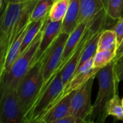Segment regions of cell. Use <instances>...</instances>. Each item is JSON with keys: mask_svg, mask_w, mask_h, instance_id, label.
I'll return each mask as SVG.
<instances>
[{"mask_svg": "<svg viewBox=\"0 0 123 123\" xmlns=\"http://www.w3.org/2000/svg\"><path fill=\"white\" fill-rule=\"evenodd\" d=\"M100 68H93L92 69L82 71L77 74L76 76H74L64 86L63 91L58 99L61 100L64 96L66 94L71 93V92L76 91L81 86H82L90 78H92L94 76H97V74L99 72Z\"/></svg>", "mask_w": 123, "mask_h": 123, "instance_id": "obj_14", "label": "cell"}, {"mask_svg": "<svg viewBox=\"0 0 123 123\" xmlns=\"http://www.w3.org/2000/svg\"><path fill=\"white\" fill-rule=\"evenodd\" d=\"M74 93V91L66 94L53 106L43 117L40 123H55L56 120L70 115L71 101Z\"/></svg>", "mask_w": 123, "mask_h": 123, "instance_id": "obj_11", "label": "cell"}, {"mask_svg": "<svg viewBox=\"0 0 123 123\" xmlns=\"http://www.w3.org/2000/svg\"><path fill=\"white\" fill-rule=\"evenodd\" d=\"M53 2V0H38L32 11L30 22L45 19L49 16V12Z\"/></svg>", "mask_w": 123, "mask_h": 123, "instance_id": "obj_17", "label": "cell"}, {"mask_svg": "<svg viewBox=\"0 0 123 123\" xmlns=\"http://www.w3.org/2000/svg\"><path fill=\"white\" fill-rule=\"evenodd\" d=\"M91 20H92V19L89 20H85V21H83V22L79 23L77 25V26L75 27V29L69 34L68 38L65 45L61 61L58 66L57 73L62 70V68L64 67V66L66 65L67 61L69 60V58H71V56L72 55V54L74 53L75 50L79 46L81 39L83 38V37L85 34V32L86 30L88 25Z\"/></svg>", "mask_w": 123, "mask_h": 123, "instance_id": "obj_9", "label": "cell"}, {"mask_svg": "<svg viewBox=\"0 0 123 123\" xmlns=\"http://www.w3.org/2000/svg\"><path fill=\"white\" fill-rule=\"evenodd\" d=\"M53 1H56V0H53Z\"/></svg>", "mask_w": 123, "mask_h": 123, "instance_id": "obj_32", "label": "cell"}, {"mask_svg": "<svg viewBox=\"0 0 123 123\" xmlns=\"http://www.w3.org/2000/svg\"><path fill=\"white\" fill-rule=\"evenodd\" d=\"M68 36L69 34L61 32L53 43L50 50L48 52L43 67V86L37 99L44 92L53 77L57 74L58 66L61 61L65 45L68 38Z\"/></svg>", "mask_w": 123, "mask_h": 123, "instance_id": "obj_7", "label": "cell"}, {"mask_svg": "<svg viewBox=\"0 0 123 123\" xmlns=\"http://www.w3.org/2000/svg\"><path fill=\"white\" fill-rule=\"evenodd\" d=\"M107 114L114 117L115 120H120L123 122V106L122 99L118 94H116L108 103L107 106Z\"/></svg>", "mask_w": 123, "mask_h": 123, "instance_id": "obj_20", "label": "cell"}, {"mask_svg": "<svg viewBox=\"0 0 123 123\" xmlns=\"http://www.w3.org/2000/svg\"><path fill=\"white\" fill-rule=\"evenodd\" d=\"M48 17L45 19L40 20V21L30 22V25L28 26L27 30L26 32V34H25L23 41L22 43L20 54H22L27 48V47L31 44V43L33 41V40L35 38V37L40 32V30L44 26Z\"/></svg>", "mask_w": 123, "mask_h": 123, "instance_id": "obj_18", "label": "cell"}, {"mask_svg": "<svg viewBox=\"0 0 123 123\" xmlns=\"http://www.w3.org/2000/svg\"><path fill=\"white\" fill-rule=\"evenodd\" d=\"M101 32H102V30L100 32H97L91 39V40L86 45V47L81 55V60H80L78 67L81 66L83 63H84L89 59H90L91 58H92L95 55L97 50V47H98V43H99V37L101 35Z\"/></svg>", "mask_w": 123, "mask_h": 123, "instance_id": "obj_22", "label": "cell"}, {"mask_svg": "<svg viewBox=\"0 0 123 123\" xmlns=\"http://www.w3.org/2000/svg\"><path fill=\"white\" fill-rule=\"evenodd\" d=\"M104 9L102 0H80L79 23L92 19Z\"/></svg>", "mask_w": 123, "mask_h": 123, "instance_id": "obj_15", "label": "cell"}, {"mask_svg": "<svg viewBox=\"0 0 123 123\" xmlns=\"http://www.w3.org/2000/svg\"><path fill=\"white\" fill-rule=\"evenodd\" d=\"M116 61L114 59L108 65L99 69L97 74L99 81V92L92 105L91 123H104L108 117L107 106L109 102L118 94L120 81L115 70Z\"/></svg>", "mask_w": 123, "mask_h": 123, "instance_id": "obj_3", "label": "cell"}, {"mask_svg": "<svg viewBox=\"0 0 123 123\" xmlns=\"http://www.w3.org/2000/svg\"><path fill=\"white\" fill-rule=\"evenodd\" d=\"M52 45L42 56L33 61L28 71L20 81L17 89L19 104L20 110L24 115V119L34 105L43 88V67Z\"/></svg>", "mask_w": 123, "mask_h": 123, "instance_id": "obj_2", "label": "cell"}, {"mask_svg": "<svg viewBox=\"0 0 123 123\" xmlns=\"http://www.w3.org/2000/svg\"><path fill=\"white\" fill-rule=\"evenodd\" d=\"M62 23L63 20L53 22L49 19V17H48L43 28L39 49L34 61L42 56L44 53L53 45L61 32Z\"/></svg>", "mask_w": 123, "mask_h": 123, "instance_id": "obj_10", "label": "cell"}, {"mask_svg": "<svg viewBox=\"0 0 123 123\" xmlns=\"http://www.w3.org/2000/svg\"><path fill=\"white\" fill-rule=\"evenodd\" d=\"M123 0H107L106 13L107 19L117 21L123 15Z\"/></svg>", "mask_w": 123, "mask_h": 123, "instance_id": "obj_21", "label": "cell"}, {"mask_svg": "<svg viewBox=\"0 0 123 123\" xmlns=\"http://www.w3.org/2000/svg\"><path fill=\"white\" fill-rule=\"evenodd\" d=\"M102 1H103L104 6H105V9L106 11V9H107V0H102Z\"/></svg>", "mask_w": 123, "mask_h": 123, "instance_id": "obj_29", "label": "cell"}, {"mask_svg": "<svg viewBox=\"0 0 123 123\" xmlns=\"http://www.w3.org/2000/svg\"><path fill=\"white\" fill-rule=\"evenodd\" d=\"M115 70L118 81L120 82L121 81H123V55L121 56L117 61H116L115 65Z\"/></svg>", "mask_w": 123, "mask_h": 123, "instance_id": "obj_25", "label": "cell"}, {"mask_svg": "<svg viewBox=\"0 0 123 123\" xmlns=\"http://www.w3.org/2000/svg\"><path fill=\"white\" fill-rule=\"evenodd\" d=\"M70 1L71 0L55 1L49 12V19L53 22L63 20L66 14Z\"/></svg>", "mask_w": 123, "mask_h": 123, "instance_id": "obj_19", "label": "cell"}, {"mask_svg": "<svg viewBox=\"0 0 123 123\" xmlns=\"http://www.w3.org/2000/svg\"><path fill=\"white\" fill-rule=\"evenodd\" d=\"M63 88L64 84L59 71L53 77L44 92L26 115L24 123H40L48 111L58 102Z\"/></svg>", "mask_w": 123, "mask_h": 123, "instance_id": "obj_5", "label": "cell"}, {"mask_svg": "<svg viewBox=\"0 0 123 123\" xmlns=\"http://www.w3.org/2000/svg\"><path fill=\"white\" fill-rule=\"evenodd\" d=\"M122 104H123V99H122Z\"/></svg>", "mask_w": 123, "mask_h": 123, "instance_id": "obj_30", "label": "cell"}, {"mask_svg": "<svg viewBox=\"0 0 123 123\" xmlns=\"http://www.w3.org/2000/svg\"><path fill=\"white\" fill-rule=\"evenodd\" d=\"M30 25V22L19 32V34L16 36V37L14 38L13 43L8 52L6 61H5V63L4 66V68L2 72L0 74V79L6 73L9 71V69L11 68L12 66L13 65V63L15 62V61L19 58V56L20 55V50H21V45H22V43L23 41V39L25 37V35L26 34V32L27 30L28 26Z\"/></svg>", "mask_w": 123, "mask_h": 123, "instance_id": "obj_12", "label": "cell"}, {"mask_svg": "<svg viewBox=\"0 0 123 123\" xmlns=\"http://www.w3.org/2000/svg\"><path fill=\"white\" fill-rule=\"evenodd\" d=\"M44 26L31 44L15 61L9 71L0 79V95L9 90L17 89L20 81L28 71L37 53Z\"/></svg>", "mask_w": 123, "mask_h": 123, "instance_id": "obj_4", "label": "cell"}, {"mask_svg": "<svg viewBox=\"0 0 123 123\" xmlns=\"http://www.w3.org/2000/svg\"><path fill=\"white\" fill-rule=\"evenodd\" d=\"M24 115L20 110L17 89L1 95L0 123H23Z\"/></svg>", "mask_w": 123, "mask_h": 123, "instance_id": "obj_8", "label": "cell"}, {"mask_svg": "<svg viewBox=\"0 0 123 123\" xmlns=\"http://www.w3.org/2000/svg\"><path fill=\"white\" fill-rule=\"evenodd\" d=\"M123 55V40L122 41V43H120V45H119V47L117 48V51H116V55L115 57V61H117L121 56Z\"/></svg>", "mask_w": 123, "mask_h": 123, "instance_id": "obj_27", "label": "cell"}, {"mask_svg": "<svg viewBox=\"0 0 123 123\" xmlns=\"http://www.w3.org/2000/svg\"><path fill=\"white\" fill-rule=\"evenodd\" d=\"M38 0L4 3L0 24V74L8 52L19 32L30 22V17Z\"/></svg>", "mask_w": 123, "mask_h": 123, "instance_id": "obj_1", "label": "cell"}, {"mask_svg": "<svg viewBox=\"0 0 123 123\" xmlns=\"http://www.w3.org/2000/svg\"><path fill=\"white\" fill-rule=\"evenodd\" d=\"M80 14V0H71L66 12L63 19L61 32L70 34L79 24Z\"/></svg>", "mask_w": 123, "mask_h": 123, "instance_id": "obj_13", "label": "cell"}, {"mask_svg": "<svg viewBox=\"0 0 123 123\" xmlns=\"http://www.w3.org/2000/svg\"><path fill=\"white\" fill-rule=\"evenodd\" d=\"M95 76L90 78L82 86L74 91L71 101L70 115L81 118L86 123H91L92 112L91 96Z\"/></svg>", "mask_w": 123, "mask_h": 123, "instance_id": "obj_6", "label": "cell"}, {"mask_svg": "<svg viewBox=\"0 0 123 123\" xmlns=\"http://www.w3.org/2000/svg\"><path fill=\"white\" fill-rule=\"evenodd\" d=\"M117 49V35L113 29L102 30L99 40L97 52L103 50H116Z\"/></svg>", "mask_w": 123, "mask_h": 123, "instance_id": "obj_16", "label": "cell"}, {"mask_svg": "<svg viewBox=\"0 0 123 123\" xmlns=\"http://www.w3.org/2000/svg\"><path fill=\"white\" fill-rule=\"evenodd\" d=\"M55 123H86L81 118L75 117L71 115H68L61 119L56 120Z\"/></svg>", "mask_w": 123, "mask_h": 123, "instance_id": "obj_26", "label": "cell"}, {"mask_svg": "<svg viewBox=\"0 0 123 123\" xmlns=\"http://www.w3.org/2000/svg\"><path fill=\"white\" fill-rule=\"evenodd\" d=\"M27 0H4V3H8V2H11V3H18V2H22Z\"/></svg>", "mask_w": 123, "mask_h": 123, "instance_id": "obj_28", "label": "cell"}, {"mask_svg": "<svg viewBox=\"0 0 123 123\" xmlns=\"http://www.w3.org/2000/svg\"><path fill=\"white\" fill-rule=\"evenodd\" d=\"M113 30L115 31L117 35V48H118L123 40V17H121L117 21L115 25L113 27Z\"/></svg>", "mask_w": 123, "mask_h": 123, "instance_id": "obj_24", "label": "cell"}, {"mask_svg": "<svg viewBox=\"0 0 123 123\" xmlns=\"http://www.w3.org/2000/svg\"></svg>", "mask_w": 123, "mask_h": 123, "instance_id": "obj_31", "label": "cell"}, {"mask_svg": "<svg viewBox=\"0 0 123 123\" xmlns=\"http://www.w3.org/2000/svg\"><path fill=\"white\" fill-rule=\"evenodd\" d=\"M116 55V50H103L97 52L94 55V68H102L108 65L112 61L115 59Z\"/></svg>", "mask_w": 123, "mask_h": 123, "instance_id": "obj_23", "label": "cell"}]
</instances>
